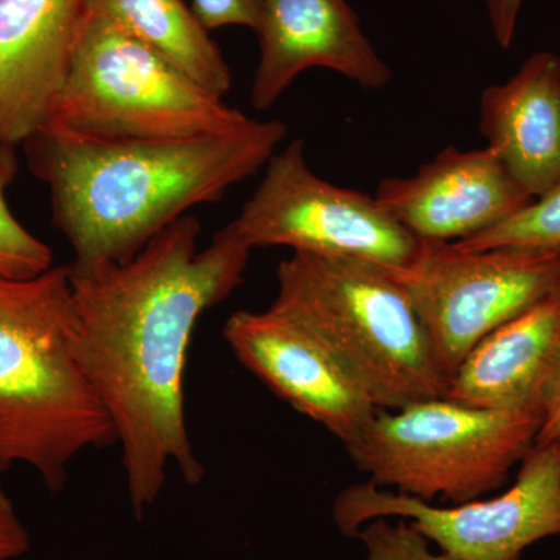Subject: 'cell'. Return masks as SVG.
<instances>
[{"mask_svg": "<svg viewBox=\"0 0 560 560\" xmlns=\"http://www.w3.org/2000/svg\"><path fill=\"white\" fill-rule=\"evenodd\" d=\"M228 226L250 249L287 246L293 253L355 257L390 270L408 267L422 248L375 197L315 175L302 139L272 154L260 186Z\"/></svg>", "mask_w": 560, "mask_h": 560, "instance_id": "ba28073f", "label": "cell"}, {"mask_svg": "<svg viewBox=\"0 0 560 560\" xmlns=\"http://www.w3.org/2000/svg\"><path fill=\"white\" fill-rule=\"evenodd\" d=\"M117 444L75 345L69 267L0 276V470L32 467L60 492L81 453Z\"/></svg>", "mask_w": 560, "mask_h": 560, "instance_id": "3957f363", "label": "cell"}, {"mask_svg": "<svg viewBox=\"0 0 560 560\" xmlns=\"http://www.w3.org/2000/svg\"><path fill=\"white\" fill-rule=\"evenodd\" d=\"M201 223L184 215L125 264H70L77 353L108 412L136 518L160 499L168 467L205 478L186 419L191 335L243 282L250 249L230 226L198 249Z\"/></svg>", "mask_w": 560, "mask_h": 560, "instance_id": "6da1fadb", "label": "cell"}, {"mask_svg": "<svg viewBox=\"0 0 560 560\" xmlns=\"http://www.w3.org/2000/svg\"><path fill=\"white\" fill-rule=\"evenodd\" d=\"M541 420L540 410H485L440 397L378 410L345 447L378 488L463 504L506 485Z\"/></svg>", "mask_w": 560, "mask_h": 560, "instance_id": "8992f818", "label": "cell"}, {"mask_svg": "<svg viewBox=\"0 0 560 560\" xmlns=\"http://www.w3.org/2000/svg\"><path fill=\"white\" fill-rule=\"evenodd\" d=\"M560 438V360L544 399V420L536 442Z\"/></svg>", "mask_w": 560, "mask_h": 560, "instance_id": "603a6c76", "label": "cell"}, {"mask_svg": "<svg viewBox=\"0 0 560 560\" xmlns=\"http://www.w3.org/2000/svg\"><path fill=\"white\" fill-rule=\"evenodd\" d=\"M223 337L243 366L280 400L348 445L378 411L326 342L268 308L235 312Z\"/></svg>", "mask_w": 560, "mask_h": 560, "instance_id": "30bf717a", "label": "cell"}, {"mask_svg": "<svg viewBox=\"0 0 560 560\" xmlns=\"http://www.w3.org/2000/svg\"><path fill=\"white\" fill-rule=\"evenodd\" d=\"M191 9L209 32L231 25L256 31L261 0H191Z\"/></svg>", "mask_w": 560, "mask_h": 560, "instance_id": "ffe728a7", "label": "cell"}, {"mask_svg": "<svg viewBox=\"0 0 560 560\" xmlns=\"http://www.w3.org/2000/svg\"><path fill=\"white\" fill-rule=\"evenodd\" d=\"M84 0H0V145L40 130L68 70Z\"/></svg>", "mask_w": 560, "mask_h": 560, "instance_id": "4fadbf2b", "label": "cell"}, {"mask_svg": "<svg viewBox=\"0 0 560 560\" xmlns=\"http://www.w3.org/2000/svg\"><path fill=\"white\" fill-rule=\"evenodd\" d=\"M16 173V154L0 145V276L27 279L54 267L50 246L32 234L11 212L7 187Z\"/></svg>", "mask_w": 560, "mask_h": 560, "instance_id": "ac0fdd59", "label": "cell"}, {"mask_svg": "<svg viewBox=\"0 0 560 560\" xmlns=\"http://www.w3.org/2000/svg\"><path fill=\"white\" fill-rule=\"evenodd\" d=\"M560 360V290L490 331L448 378L445 399L485 410H540Z\"/></svg>", "mask_w": 560, "mask_h": 560, "instance_id": "5bb4252c", "label": "cell"}, {"mask_svg": "<svg viewBox=\"0 0 560 560\" xmlns=\"http://www.w3.org/2000/svg\"><path fill=\"white\" fill-rule=\"evenodd\" d=\"M254 32L260 57L250 103L259 110L307 69L334 70L366 90H382L393 75L348 0H261Z\"/></svg>", "mask_w": 560, "mask_h": 560, "instance_id": "7c38bea8", "label": "cell"}, {"mask_svg": "<svg viewBox=\"0 0 560 560\" xmlns=\"http://www.w3.org/2000/svg\"><path fill=\"white\" fill-rule=\"evenodd\" d=\"M355 539L366 547L368 560H456L431 550L430 540L405 518L397 523L374 518L361 526Z\"/></svg>", "mask_w": 560, "mask_h": 560, "instance_id": "d6986e66", "label": "cell"}, {"mask_svg": "<svg viewBox=\"0 0 560 560\" xmlns=\"http://www.w3.org/2000/svg\"><path fill=\"white\" fill-rule=\"evenodd\" d=\"M375 200L425 243H456L510 219L534 200L489 147H445L410 178L382 180Z\"/></svg>", "mask_w": 560, "mask_h": 560, "instance_id": "8fae6325", "label": "cell"}, {"mask_svg": "<svg viewBox=\"0 0 560 560\" xmlns=\"http://www.w3.org/2000/svg\"><path fill=\"white\" fill-rule=\"evenodd\" d=\"M480 131L534 198L560 178V57L530 55L506 83L486 88Z\"/></svg>", "mask_w": 560, "mask_h": 560, "instance_id": "9a60e30c", "label": "cell"}, {"mask_svg": "<svg viewBox=\"0 0 560 560\" xmlns=\"http://www.w3.org/2000/svg\"><path fill=\"white\" fill-rule=\"evenodd\" d=\"M390 517L410 522L456 560H521L530 545L560 534V438L536 442L497 499L440 508L368 481L334 501V521L349 539L368 522Z\"/></svg>", "mask_w": 560, "mask_h": 560, "instance_id": "9c48e42d", "label": "cell"}, {"mask_svg": "<svg viewBox=\"0 0 560 560\" xmlns=\"http://www.w3.org/2000/svg\"><path fill=\"white\" fill-rule=\"evenodd\" d=\"M249 119L83 7L65 80L40 130L84 139H187L231 131Z\"/></svg>", "mask_w": 560, "mask_h": 560, "instance_id": "5b68a950", "label": "cell"}, {"mask_svg": "<svg viewBox=\"0 0 560 560\" xmlns=\"http://www.w3.org/2000/svg\"><path fill=\"white\" fill-rule=\"evenodd\" d=\"M31 550V534L0 482V560L20 559Z\"/></svg>", "mask_w": 560, "mask_h": 560, "instance_id": "44dd1931", "label": "cell"}, {"mask_svg": "<svg viewBox=\"0 0 560 560\" xmlns=\"http://www.w3.org/2000/svg\"><path fill=\"white\" fill-rule=\"evenodd\" d=\"M84 10L113 21L213 94L231 90L230 66L186 0H84Z\"/></svg>", "mask_w": 560, "mask_h": 560, "instance_id": "2e32d148", "label": "cell"}, {"mask_svg": "<svg viewBox=\"0 0 560 560\" xmlns=\"http://www.w3.org/2000/svg\"><path fill=\"white\" fill-rule=\"evenodd\" d=\"M285 135L283 121L249 119L200 138L105 140L39 130L25 143L72 264L95 267L131 260L187 210L221 200L268 164Z\"/></svg>", "mask_w": 560, "mask_h": 560, "instance_id": "7a4b0ae2", "label": "cell"}, {"mask_svg": "<svg viewBox=\"0 0 560 560\" xmlns=\"http://www.w3.org/2000/svg\"><path fill=\"white\" fill-rule=\"evenodd\" d=\"M276 276L272 311L326 342L378 410L445 396L447 377L390 268L355 257L293 253Z\"/></svg>", "mask_w": 560, "mask_h": 560, "instance_id": "277c9868", "label": "cell"}, {"mask_svg": "<svg viewBox=\"0 0 560 560\" xmlns=\"http://www.w3.org/2000/svg\"><path fill=\"white\" fill-rule=\"evenodd\" d=\"M485 3L493 38L501 49H510L525 0H485Z\"/></svg>", "mask_w": 560, "mask_h": 560, "instance_id": "7402d4cb", "label": "cell"}, {"mask_svg": "<svg viewBox=\"0 0 560 560\" xmlns=\"http://www.w3.org/2000/svg\"><path fill=\"white\" fill-rule=\"evenodd\" d=\"M390 272L407 291L448 381L490 331L560 290V253L422 242L408 267Z\"/></svg>", "mask_w": 560, "mask_h": 560, "instance_id": "52a82bcc", "label": "cell"}, {"mask_svg": "<svg viewBox=\"0 0 560 560\" xmlns=\"http://www.w3.org/2000/svg\"><path fill=\"white\" fill-rule=\"evenodd\" d=\"M453 245L466 250L512 248L560 253V178L510 219Z\"/></svg>", "mask_w": 560, "mask_h": 560, "instance_id": "e0dca14e", "label": "cell"}]
</instances>
